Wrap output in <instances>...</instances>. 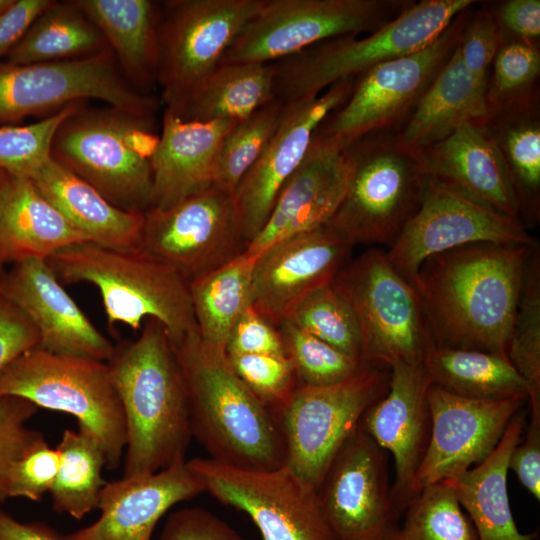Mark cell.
<instances>
[{
  "instance_id": "obj_21",
  "label": "cell",
  "mask_w": 540,
  "mask_h": 540,
  "mask_svg": "<svg viewBox=\"0 0 540 540\" xmlns=\"http://www.w3.org/2000/svg\"><path fill=\"white\" fill-rule=\"evenodd\" d=\"M353 247L327 225L273 243L256 256L250 305L279 328L300 300L333 282Z\"/></svg>"
},
{
  "instance_id": "obj_41",
  "label": "cell",
  "mask_w": 540,
  "mask_h": 540,
  "mask_svg": "<svg viewBox=\"0 0 540 540\" xmlns=\"http://www.w3.org/2000/svg\"><path fill=\"white\" fill-rule=\"evenodd\" d=\"M284 322L291 323L363 362L356 316L348 301L332 283L306 295Z\"/></svg>"
},
{
  "instance_id": "obj_45",
  "label": "cell",
  "mask_w": 540,
  "mask_h": 540,
  "mask_svg": "<svg viewBox=\"0 0 540 540\" xmlns=\"http://www.w3.org/2000/svg\"><path fill=\"white\" fill-rule=\"evenodd\" d=\"M487 86L489 107L499 106L534 90L540 74V52L536 44L504 40L492 63Z\"/></svg>"
},
{
  "instance_id": "obj_53",
  "label": "cell",
  "mask_w": 540,
  "mask_h": 540,
  "mask_svg": "<svg viewBox=\"0 0 540 540\" xmlns=\"http://www.w3.org/2000/svg\"><path fill=\"white\" fill-rule=\"evenodd\" d=\"M504 40L536 44L540 36V1L507 0L492 9Z\"/></svg>"
},
{
  "instance_id": "obj_13",
  "label": "cell",
  "mask_w": 540,
  "mask_h": 540,
  "mask_svg": "<svg viewBox=\"0 0 540 540\" xmlns=\"http://www.w3.org/2000/svg\"><path fill=\"white\" fill-rule=\"evenodd\" d=\"M87 99L150 116L157 110L154 97L139 92L126 80L110 49L54 62H0V124L54 114Z\"/></svg>"
},
{
  "instance_id": "obj_18",
  "label": "cell",
  "mask_w": 540,
  "mask_h": 540,
  "mask_svg": "<svg viewBox=\"0 0 540 540\" xmlns=\"http://www.w3.org/2000/svg\"><path fill=\"white\" fill-rule=\"evenodd\" d=\"M337 540H394L398 513L388 473V453L361 423L342 445L318 488Z\"/></svg>"
},
{
  "instance_id": "obj_24",
  "label": "cell",
  "mask_w": 540,
  "mask_h": 540,
  "mask_svg": "<svg viewBox=\"0 0 540 540\" xmlns=\"http://www.w3.org/2000/svg\"><path fill=\"white\" fill-rule=\"evenodd\" d=\"M204 492L186 460L155 473L106 482L93 524L60 540H151L161 517L174 505Z\"/></svg>"
},
{
  "instance_id": "obj_38",
  "label": "cell",
  "mask_w": 540,
  "mask_h": 540,
  "mask_svg": "<svg viewBox=\"0 0 540 540\" xmlns=\"http://www.w3.org/2000/svg\"><path fill=\"white\" fill-rule=\"evenodd\" d=\"M60 464L49 493L52 508L80 520L98 509L100 492L106 484L102 470L106 467L105 452L85 428L66 429L57 446Z\"/></svg>"
},
{
  "instance_id": "obj_16",
  "label": "cell",
  "mask_w": 540,
  "mask_h": 540,
  "mask_svg": "<svg viewBox=\"0 0 540 540\" xmlns=\"http://www.w3.org/2000/svg\"><path fill=\"white\" fill-rule=\"evenodd\" d=\"M476 243L537 246L521 220L426 177L416 212L386 255L393 268L414 285L424 260Z\"/></svg>"
},
{
  "instance_id": "obj_47",
  "label": "cell",
  "mask_w": 540,
  "mask_h": 540,
  "mask_svg": "<svg viewBox=\"0 0 540 540\" xmlns=\"http://www.w3.org/2000/svg\"><path fill=\"white\" fill-rule=\"evenodd\" d=\"M38 409L20 397H0V505L8 499L6 483L11 464L45 439L41 432L27 427Z\"/></svg>"
},
{
  "instance_id": "obj_15",
  "label": "cell",
  "mask_w": 540,
  "mask_h": 540,
  "mask_svg": "<svg viewBox=\"0 0 540 540\" xmlns=\"http://www.w3.org/2000/svg\"><path fill=\"white\" fill-rule=\"evenodd\" d=\"M264 0H169L159 9L157 84L176 107L216 68Z\"/></svg>"
},
{
  "instance_id": "obj_12",
  "label": "cell",
  "mask_w": 540,
  "mask_h": 540,
  "mask_svg": "<svg viewBox=\"0 0 540 540\" xmlns=\"http://www.w3.org/2000/svg\"><path fill=\"white\" fill-rule=\"evenodd\" d=\"M410 0H264L220 64L273 63L345 35L372 33L401 14Z\"/></svg>"
},
{
  "instance_id": "obj_50",
  "label": "cell",
  "mask_w": 540,
  "mask_h": 540,
  "mask_svg": "<svg viewBox=\"0 0 540 540\" xmlns=\"http://www.w3.org/2000/svg\"><path fill=\"white\" fill-rule=\"evenodd\" d=\"M226 355L266 354L286 356L281 333L249 304L233 325L225 347Z\"/></svg>"
},
{
  "instance_id": "obj_33",
  "label": "cell",
  "mask_w": 540,
  "mask_h": 540,
  "mask_svg": "<svg viewBox=\"0 0 540 540\" xmlns=\"http://www.w3.org/2000/svg\"><path fill=\"white\" fill-rule=\"evenodd\" d=\"M540 105L538 89L514 101L490 107L485 125L507 166L520 218L539 220Z\"/></svg>"
},
{
  "instance_id": "obj_30",
  "label": "cell",
  "mask_w": 540,
  "mask_h": 540,
  "mask_svg": "<svg viewBox=\"0 0 540 540\" xmlns=\"http://www.w3.org/2000/svg\"><path fill=\"white\" fill-rule=\"evenodd\" d=\"M487 86L469 73L456 47L411 115L396 130L397 141L407 150L420 152L464 123L485 122L490 113Z\"/></svg>"
},
{
  "instance_id": "obj_28",
  "label": "cell",
  "mask_w": 540,
  "mask_h": 540,
  "mask_svg": "<svg viewBox=\"0 0 540 540\" xmlns=\"http://www.w3.org/2000/svg\"><path fill=\"white\" fill-rule=\"evenodd\" d=\"M89 242L25 176L3 172L0 180V265L48 260L58 251Z\"/></svg>"
},
{
  "instance_id": "obj_17",
  "label": "cell",
  "mask_w": 540,
  "mask_h": 540,
  "mask_svg": "<svg viewBox=\"0 0 540 540\" xmlns=\"http://www.w3.org/2000/svg\"><path fill=\"white\" fill-rule=\"evenodd\" d=\"M246 247L233 195L214 185L169 208L145 211L139 249L188 283L230 262Z\"/></svg>"
},
{
  "instance_id": "obj_26",
  "label": "cell",
  "mask_w": 540,
  "mask_h": 540,
  "mask_svg": "<svg viewBox=\"0 0 540 540\" xmlns=\"http://www.w3.org/2000/svg\"><path fill=\"white\" fill-rule=\"evenodd\" d=\"M418 153L426 177L521 220L507 166L485 122L464 123Z\"/></svg>"
},
{
  "instance_id": "obj_48",
  "label": "cell",
  "mask_w": 540,
  "mask_h": 540,
  "mask_svg": "<svg viewBox=\"0 0 540 540\" xmlns=\"http://www.w3.org/2000/svg\"><path fill=\"white\" fill-rule=\"evenodd\" d=\"M60 455L42 440L15 460L7 474L8 498L22 497L40 501L49 493L57 477Z\"/></svg>"
},
{
  "instance_id": "obj_46",
  "label": "cell",
  "mask_w": 540,
  "mask_h": 540,
  "mask_svg": "<svg viewBox=\"0 0 540 540\" xmlns=\"http://www.w3.org/2000/svg\"><path fill=\"white\" fill-rule=\"evenodd\" d=\"M227 359L236 375L273 413L299 386L287 356L241 354Z\"/></svg>"
},
{
  "instance_id": "obj_37",
  "label": "cell",
  "mask_w": 540,
  "mask_h": 540,
  "mask_svg": "<svg viewBox=\"0 0 540 540\" xmlns=\"http://www.w3.org/2000/svg\"><path fill=\"white\" fill-rule=\"evenodd\" d=\"M108 49L99 29L73 0H52L6 55L5 62L23 65L62 61Z\"/></svg>"
},
{
  "instance_id": "obj_20",
  "label": "cell",
  "mask_w": 540,
  "mask_h": 540,
  "mask_svg": "<svg viewBox=\"0 0 540 540\" xmlns=\"http://www.w3.org/2000/svg\"><path fill=\"white\" fill-rule=\"evenodd\" d=\"M355 80H342L317 96L285 103L273 136L233 194L247 246L265 226L281 189L303 161L316 129L349 98Z\"/></svg>"
},
{
  "instance_id": "obj_2",
  "label": "cell",
  "mask_w": 540,
  "mask_h": 540,
  "mask_svg": "<svg viewBox=\"0 0 540 540\" xmlns=\"http://www.w3.org/2000/svg\"><path fill=\"white\" fill-rule=\"evenodd\" d=\"M126 423L123 477L147 475L185 460L192 437L184 375L166 329L145 321L140 335L107 361Z\"/></svg>"
},
{
  "instance_id": "obj_31",
  "label": "cell",
  "mask_w": 540,
  "mask_h": 540,
  "mask_svg": "<svg viewBox=\"0 0 540 540\" xmlns=\"http://www.w3.org/2000/svg\"><path fill=\"white\" fill-rule=\"evenodd\" d=\"M94 23L126 80L146 94L157 83L160 4L150 0H73Z\"/></svg>"
},
{
  "instance_id": "obj_7",
  "label": "cell",
  "mask_w": 540,
  "mask_h": 540,
  "mask_svg": "<svg viewBox=\"0 0 540 540\" xmlns=\"http://www.w3.org/2000/svg\"><path fill=\"white\" fill-rule=\"evenodd\" d=\"M345 195L327 226L353 246H390L416 212L426 181L418 152L402 147L395 130L369 133L344 151Z\"/></svg>"
},
{
  "instance_id": "obj_40",
  "label": "cell",
  "mask_w": 540,
  "mask_h": 540,
  "mask_svg": "<svg viewBox=\"0 0 540 540\" xmlns=\"http://www.w3.org/2000/svg\"><path fill=\"white\" fill-rule=\"evenodd\" d=\"M404 512V522L394 540H479L447 481L423 488L411 498Z\"/></svg>"
},
{
  "instance_id": "obj_51",
  "label": "cell",
  "mask_w": 540,
  "mask_h": 540,
  "mask_svg": "<svg viewBox=\"0 0 540 540\" xmlns=\"http://www.w3.org/2000/svg\"><path fill=\"white\" fill-rule=\"evenodd\" d=\"M160 540H245V538L212 512L200 507H186L168 516Z\"/></svg>"
},
{
  "instance_id": "obj_57",
  "label": "cell",
  "mask_w": 540,
  "mask_h": 540,
  "mask_svg": "<svg viewBox=\"0 0 540 540\" xmlns=\"http://www.w3.org/2000/svg\"><path fill=\"white\" fill-rule=\"evenodd\" d=\"M11 2L12 0H0V12H2Z\"/></svg>"
},
{
  "instance_id": "obj_10",
  "label": "cell",
  "mask_w": 540,
  "mask_h": 540,
  "mask_svg": "<svg viewBox=\"0 0 540 540\" xmlns=\"http://www.w3.org/2000/svg\"><path fill=\"white\" fill-rule=\"evenodd\" d=\"M471 8L427 46L358 76L349 98L322 121L314 138L343 152L369 133L398 130L456 49Z\"/></svg>"
},
{
  "instance_id": "obj_44",
  "label": "cell",
  "mask_w": 540,
  "mask_h": 540,
  "mask_svg": "<svg viewBox=\"0 0 540 540\" xmlns=\"http://www.w3.org/2000/svg\"><path fill=\"white\" fill-rule=\"evenodd\" d=\"M82 105L83 102H73L28 125H1L0 169L30 178L51 157V144L58 127Z\"/></svg>"
},
{
  "instance_id": "obj_32",
  "label": "cell",
  "mask_w": 540,
  "mask_h": 540,
  "mask_svg": "<svg viewBox=\"0 0 540 540\" xmlns=\"http://www.w3.org/2000/svg\"><path fill=\"white\" fill-rule=\"evenodd\" d=\"M525 425V416L516 413L490 456L449 482L479 540H534L537 537L536 532L518 530L507 492L509 457L520 442Z\"/></svg>"
},
{
  "instance_id": "obj_4",
  "label": "cell",
  "mask_w": 540,
  "mask_h": 540,
  "mask_svg": "<svg viewBox=\"0 0 540 540\" xmlns=\"http://www.w3.org/2000/svg\"><path fill=\"white\" fill-rule=\"evenodd\" d=\"M47 262L63 284L88 283L101 295L110 327L141 330L148 319L163 325L173 345L197 332L188 282L172 267L141 249L82 242Z\"/></svg>"
},
{
  "instance_id": "obj_43",
  "label": "cell",
  "mask_w": 540,
  "mask_h": 540,
  "mask_svg": "<svg viewBox=\"0 0 540 540\" xmlns=\"http://www.w3.org/2000/svg\"><path fill=\"white\" fill-rule=\"evenodd\" d=\"M278 329L299 386L333 385L351 377L365 365L289 322H283Z\"/></svg>"
},
{
  "instance_id": "obj_54",
  "label": "cell",
  "mask_w": 540,
  "mask_h": 540,
  "mask_svg": "<svg viewBox=\"0 0 540 540\" xmlns=\"http://www.w3.org/2000/svg\"><path fill=\"white\" fill-rule=\"evenodd\" d=\"M525 435L514 447L508 461L520 483L540 501V414L530 413Z\"/></svg>"
},
{
  "instance_id": "obj_25",
  "label": "cell",
  "mask_w": 540,
  "mask_h": 540,
  "mask_svg": "<svg viewBox=\"0 0 540 540\" xmlns=\"http://www.w3.org/2000/svg\"><path fill=\"white\" fill-rule=\"evenodd\" d=\"M348 174L343 152L313 135L303 161L281 189L265 226L244 253L255 257L281 239L326 225L345 195Z\"/></svg>"
},
{
  "instance_id": "obj_14",
  "label": "cell",
  "mask_w": 540,
  "mask_h": 540,
  "mask_svg": "<svg viewBox=\"0 0 540 540\" xmlns=\"http://www.w3.org/2000/svg\"><path fill=\"white\" fill-rule=\"evenodd\" d=\"M204 492L246 513L262 540H337L317 489L286 465L248 470L210 458L187 461Z\"/></svg>"
},
{
  "instance_id": "obj_1",
  "label": "cell",
  "mask_w": 540,
  "mask_h": 540,
  "mask_svg": "<svg viewBox=\"0 0 540 540\" xmlns=\"http://www.w3.org/2000/svg\"><path fill=\"white\" fill-rule=\"evenodd\" d=\"M536 247L476 243L424 260L414 286L434 344L507 357L526 265Z\"/></svg>"
},
{
  "instance_id": "obj_55",
  "label": "cell",
  "mask_w": 540,
  "mask_h": 540,
  "mask_svg": "<svg viewBox=\"0 0 540 540\" xmlns=\"http://www.w3.org/2000/svg\"><path fill=\"white\" fill-rule=\"evenodd\" d=\"M51 2L52 0H12L0 12V57H6Z\"/></svg>"
},
{
  "instance_id": "obj_8",
  "label": "cell",
  "mask_w": 540,
  "mask_h": 540,
  "mask_svg": "<svg viewBox=\"0 0 540 540\" xmlns=\"http://www.w3.org/2000/svg\"><path fill=\"white\" fill-rule=\"evenodd\" d=\"M16 396L38 408L74 416L101 444L106 468L119 467L126 449L122 404L107 362L35 347L0 377V397Z\"/></svg>"
},
{
  "instance_id": "obj_9",
  "label": "cell",
  "mask_w": 540,
  "mask_h": 540,
  "mask_svg": "<svg viewBox=\"0 0 540 540\" xmlns=\"http://www.w3.org/2000/svg\"><path fill=\"white\" fill-rule=\"evenodd\" d=\"M332 284L356 316L363 363L388 368L423 363L434 341L420 297L393 268L386 252L366 250L348 261Z\"/></svg>"
},
{
  "instance_id": "obj_27",
  "label": "cell",
  "mask_w": 540,
  "mask_h": 540,
  "mask_svg": "<svg viewBox=\"0 0 540 540\" xmlns=\"http://www.w3.org/2000/svg\"><path fill=\"white\" fill-rule=\"evenodd\" d=\"M237 121H183L164 109L150 158L151 207L166 209L214 185L222 142Z\"/></svg>"
},
{
  "instance_id": "obj_49",
  "label": "cell",
  "mask_w": 540,
  "mask_h": 540,
  "mask_svg": "<svg viewBox=\"0 0 540 540\" xmlns=\"http://www.w3.org/2000/svg\"><path fill=\"white\" fill-rule=\"evenodd\" d=\"M502 43V34L493 12L490 9L472 10L457 49L469 73L488 83L489 70Z\"/></svg>"
},
{
  "instance_id": "obj_5",
  "label": "cell",
  "mask_w": 540,
  "mask_h": 540,
  "mask_svg": "<svg viewBox=\"0 0 540 540\" xmlns=\"http://www.w3.org/2000/svg\"><path fill=\"white\" fill-rule=\"evenodd\" d=\"M159 142L154 116L82 105L58 127L51 158L127 211L151 207L150 158Z\"/></svg>"
},
{
  "instance_id": "obj_52",
  "label": "cell",
  "mask_w": 540,
  "mask_h": 540,
  "mask_svg": "<svg viewBox=\"0 0 540 540\" xmlns=\"http://www.w3.org/2000/svg\"><path fill=\"white\" fill-rule=\"evenodd\" d=\"M38 345L34 326L0 294V377L16 359Z\"/></svg>"
},
{
  "instance_id": "obj_23",
  "label": "cell",
  "mask_w": 540,
  "mask_h": 540,
  "mask_svg": "<svg viewBox=\"0 0 540 540\" xmlns=\"http://www.w3.org/2000/svg\"><path fill=\"white\" fill-rule=\"evenodd\" d=\"M431 385L423 363L390 368L386 393L364 414L361 425L395 465L392 496L399 514L412 496L416 472L428 447L431 413L427 392Z\"/></svg>"
},
{
  "instance_id": "obj_36",
  "label": "cell",
  "mask_w": 540,
  "mask_h": 540,
  "mask_svg": "<svg viewBox=\"0 0 540 540\" xmlns=\"http://www.w3.org/2000/svg\"><path fill=\"white\" fill-rule=\"evenodd\" d=\"M255 259L243 252L188 283L199 340L211 353L226 355L230 330L250 304Z\"/></svg>"
},
{
  "instance_id": "obj_3",
  "label": "cell",
  "mask_w": 540,
  "mask_h": 540,
  "mask_svg": "<svg viewBox=\"0 0 540 540\" xmlns=\"http://www.w3.org/2000/svg\"><path fill=\"white\" fill-rule=\"evenodd\" d=\"M173 347L187 387L192 436L210 459L248 470L285 465L274 413L236 375L227 356L205 349L198 333Z\"/></svg>"
},
{
  "instance_id": "obj_19",
  "label": "cell",
  "mask_w": 540,
  "mask_h": 540,
  "mask_svg": "<svg viewBox=\"0 0 540 540\" xmlns=\"http://www.w3.org/2000/svg\"><path fill=\"white\" fill-rule=\"evenodd\" d=\"M427 399L431 434L411 498L429 485L455 480L486 460L525 401L468 398L432 384Z\"/></svg>"
},
{
  "instance_id": "obj_6",
  "label": "cell",
  "mask_w": 540,
  "mask_h": 540,
  "mask_svg": "<svg viewBox=\"0 0 540 540\" xmlns=\"http://www.w3.org/2000/svg\"><path fill=\"white\" fill-rule=\"evenodd\" d=\"M477 2L414 1L365 37H335L273 62L275 99L290 103L317 96L336 82L357 78L381 63L418 51Z\"/></svg>"
},
{
  "instance_id": "obj_58",
  "label": "cell",
  "mask_w": 540,
  "mask_h": 540,
  "mask_svg": "<svg viewBox=\"0 0 540 540\" xmlns=\"http://www.w3.org/2000/svg\"><path fill=\"white\" fill-rule=\"evenodd\" d=\"M3 172H4V171L0 169V180H1V178H2ZM4 271H5V269H3V268L1 267V265H0V275H1Z\"/></svg>"
},
{
  "instance_id": "obj_35",
  "label": "cell",
  "mask_w": 540,
  "mask_h": 540,
  "mask_svg": "<svg viewBox=\"0 0 540 540\" xmlns=\"http://www.w3.org/2000/svg\"><path fill=\"white\" fill-rule=\"evenodd\" d=\"M423 365L432 385L468 398L528 400L522 377L506 356L433 345Z\"/></svg>"
},
{
  "instance_id": "obj_22",
  "label": "cell",
  "mask_w": 540,
  "mask_h": 540,
  "mask_svg": "<svg viewBox=\"0 0 540 540\" xmlns=\"http://www.w3.org/2000/svg\"><path fill=\"white\" fill-rule=\"evenodd\" d=\"M0 294L34 326L39 348L104 362L112 356L115 346L68 294L46 260L12 264L0 275Z\"/></svg>"
},
{
  "instance_id": "obj_11",
  "label": "cell",
  "mask_w": 540,
  "mask_h": 540,
  "mask_svg": "<svg viewBox=\"0 0 540 540\" xmlns=\"http://www.w3.org/2000/svg\"><path fill=\"white\" fill-rule=\"evenodd\" d=\"M390 368L365 364L346 380L298 386L274 413L285 446V465L317 491L333 458L387 391Z\"/></svg>"
},
{
  "instance_id": "obj_34",
  "label": "cell",
  "mask_w": 540,
  "mask_h": 540,
  "mask_svg": "<svg viewBox=\"0 0 540 540\" xmlns=\"http://www.w3.org/2000/svg\"><path fill=\"white\" fill-rule=\"evenodd\" d=\"M275 100L271 63L219 64L174 108L183 121L242 120Z\"/></svg>"
},
{
  "instance_id": "obj_42",
  "label": "cell",
  "mask_w": 540,
  "mask_h": 540,
  "mask_svg": "<svg viewBox=\"0 0 540 540\" xmlns=\"http://www.w3.org/2000/svg\"><path fill=\"white\" fill-rule=\"evenodd\" d=\"M284 107L285 103L275 99L233 125L221 145L214 186L234 194L269 143Z\"/></svg>"
},
{
  "instance_id": "obj_39",
  "label": "cell",
  "mask_w": 540,
  "mask_h": 540,
  "mask_svg": "<svg viewBox=\"0 0 540 540\" xmlns=\"http://www.w3.org/2000/svg\"><path fill=\"white\" fill-rule=\"evenodd\" d=\"M507 358L524 380L530 413L540 414V258L531 252L507 348Z\"/></svg>"
},
{
  "instance_id": "obj_56",
  "label": "cell",
  "mask_w": 540,
  "mask_h": 540,
  "mask_svg": "<svg viewBox=\"0 0 540 540\" xmlns=\"http://www.w3.org/2000/svg\"><path fill=\"white\" fill-rule=\"evenodd\" d=\"M0 540H60V534L43 522H20L0 507Z\"/></svg>"
},
{
  "instance_id": "obj_29",
  "label": "cell",
  "mask_w": 540,
  "mask_h": 540,
  "mask_svg": "<svg viewBox=\"0 0 540 540\" xmlns=\"http://www.w3.org/2000/svg\"><path fill=\"white\" fill-rule=\"evenodd\" d=\"M30 179L89 242L111 248L140 247L145 212L116 207L51 157Z\"/></svg>"
}]
</instances>
